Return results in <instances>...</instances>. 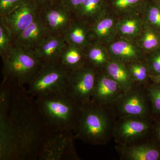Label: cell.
<instances>
[{
	"mask_svg": "<svg viewBox=\"0 0 160 160\" xmlns=\"http://www.w3.org/2000/svg\"><path fill=\"white\" fill-rule=\"evenodd\" d=\"M10 82V99L0 106V160H38L46 125L35 98Z\"/></svg>",
	"mask_w": 160,
	"mask_h": 160,
	"instance_id": "cell-1",
	"label": "cell"
},
{
	"mask_svg": "<svg viewBox=\"0 0 160 160\" xmlns=\"http://www.w3.org/2000/svg\"><path fill=\"white\" fill-rule=\"evenodd\" d=\"M116 115L111 106L90 101L82 105L73 132L78 139L93 146H104L113 138Z\"/></svg>",
	"mask_w": 160,
	"mask_h": 160,
	"instance_id": "cell-2",
	"label": "cell"
},
{
	"mask_svg": "<svg viewBox=\"0 0 160 160\" xmlns=\"http://www.w3.org/2000/svg\"><path fill=\"white\" fill-rule=\"evenodd\" d=\"M46 128L73 131L81 105L66 91L35 98Z\"/></svg>",
	"mask_w": 160,
	"mask_h": 160,
	"instance_id": "cell-3",
	"label": "cell"
},
{
	"mask_svg": "<svg viewBox=\"0 0 160 160\" xmlns=\"http://www.w3.org/2000/svg\"><path fill=\"white\" fill-rule=\"evenodd\" d=\"M1 58L3 80L21 86L28 85L43 65L33 50L13 43Z\"/></svg>",
	"mask_w": 160,
	"mask_h": 160,
	"instance_id": "cell-4",
	"label": "cell"
},
{
	"mask_svg": "<svg viewBox=\"0 0 160 160\" xmlns=\"http://www.w3.org/2000/svg\"><path fill=\"white\" fill-rule=\"evenodd\" d=\"M69 71L59 62L43 64L28 84L27 93L35 98L66 91Z\"/></svg>",
	"mask_w": 160,
	"mask_h": 160,
	"instance_id": "cell-5",
	"label": "cell"
},
{
	"mask_svg": "<svg viewBox=\"0 0 160 160\" xmlns=\"http://www.w3.org/2000/svg\"><path fill=\"white\" fill-rule=\"evenodd\" d=\"M73 131L46 128L38 160H80Z\"/></svg>",
	"mask_w": 160,
	"mask_h": 160,
	"instance_id": "cell-6",
	"label": "cell"
},
{
	"mask_svg": "<svg viewBox=\"0 0 160 160\" xmlns=\"http://www.w3.org/2000/svg\"><path fill=\"white\" fill-rule=\"evenodd\" d=\"M111 106L117 117L153 116L151 100L144 85L135 83L130 89L123 92Z\"/></svg>",
	"mask_w": 160,
	"mask_h": 160,
	"instance_id": "cell-7",
	"label": "cell"
},
{
	"mask_svg": "<svg viewBox=\"0 0 160 160\" xmlns=\"http://www.w3.org/2000/svg\"><path fill=\"white\" fill-rule=\"evenodd\" d=\"M152 117L124 116L117 118L113 129V138L117 145L126 146L149 138Z\"/></svg>",
	"mask_w": 160,
	"mask_h": 160,
	"instance_id": "cell-8",
	"label": "cell"
},
{
	"mask_svg": "<svg viewBox=\"0 0 160 160\" xmlns=\"http://www.w3.org/2000/svg\"><path fill=\"white\" fill-rule=\"evenodd\" d=\"M98 72L88 64L69 71L66 91L81 106L91 101Z\"/></svg>",
	"mask_w": 160,
	"mask_h": 160,
	"instance_id": "cell-9",
	"label": "cell"
},
{
	"mask_svg": "<svg viewBox=\"0 0 160 160\" xmlns=\"http://www.w3.org/2000/svg\"><path fill=\"white\" fill-rule=\"evenodd\" d=\"M38 9L33 0H25L9 13L0 17L12 35L13 40L34 22Z\"/></svg>",
	"mask_w": 160,
	"mask_h": 160,
	"instance_id": "cell-10",
	"label": "cell"
},
{
	"mask_svg": "<svg viewBox=\"0 0 160 160\" xmlns=\"http://www.w3.org/2000/svg\"><path fill=\"white\" fill-rule=\"evenodd\" d=\"M39 14L49 35H63L75 16L60 3L39 11Z\"/></svg>",
	"mask_w": 160,
	"mask_h": 160,
	"instance_id": "cell-11",
	"label": "cell"
},
{
	"mask_svg": "<svg viewBox=\"0 0 160 160\" xmlns=\"http://www.w3.org/2000/svg\"><path fill=\"white\" fill-rule=\"evenodd\" d=\"M122 160H160V146L150 138L138 142L115 147Z\"/></svg>",
	"mask_w": 160,
	"mask_h": 160,
	"instance_id": "cell-12",
	"label": "cell"
},
{
	"mask_svg": "<svg viewBox=\"0 0 160 160\" xmlns=\"http://www.w3.org/2000/svg\"><path fill=\"white\" fill-rule=\"evenodd\" d=\"M123 92L121 86L103 70L98 72L91 101L111 106Z\"/></svg>",
	"mask_w": 160,
	"mask_h": 160,
	"instance_id": "cell-13",
	"label": "cell"
},
{
	"mask_svg": "<svg viewBox=\"0 0 160 160\" xmlns=\"http://www.w3.org/2000/svg\"><path fill=\"white\" fill-rule=\"evenodd\" d=\"M66 42L63 35H51L42 40L33 49L36 56L43 64L58 62Z\"/></svg>",
	"mask_w": 160,
	"mask_h": 160,
	"instance_id": "cell-14",
	"label": "cell"
},
{
	"mask_svg": "<svg viewBox=\"0 0 160 160\" xmlns=\"http://www.w3.org/2000/svg\"><path fill=\"white\" fill-rule=\"evenodd\" d=\"M49 35L38 12L34 22L13 40V43L25 49L33 50L42 40Z\"/></svg>",
	"mask_w": 160,
	"mask_h": 160,
	"instance_id": "cell-15",
	"label": "cell"
},
{
	"mask_svg": "<svg viewBox=\"0 0 160 160\" xmlns=\"http://www.w3.org/2000/svg\"><path fill=\"white\" fill-rule=\"evenodd\" d=\"M88 26V23L75 18L63 34L66 42L86 49L91 44L89 37L93 36L91 26Z\"/></svg>",
	"mask_w": 160,
	"mask_h": 160,
	"instance_id": "cell-16",
	"label": "cell"
},
{
	"mask_svg": "<svg viewBox=\"0 0 160 160\" xmlns=\"http://www.w3.org/2000/svg\"><path fill=\"white\" fill-rule=\"evenodd\" d=\"M85 49L67 43L60 56L59 63L69 71L83 68L87 64Z\"/></svg>",
	"mask_w": 160,
	"mask_h": 160,
	"instance_id": "cell-17",
	"label": "cell"
},
{
	"mask_svg": "<svg viewBox=\"0 0 160 160\" xmlns=\"http://www.w3.org/2000/svg\"><path fill=\"white\" fill-rule=\"evenodd\" d=\"M103 71L121 86L123 92L130 89L135 84L126 63L116 59L110 60Z\"/></svg>",
	"mask_w": 160,
	"mask_h": 160,
	"instance_id": "cell-18",
	"label": "cell"
},
{
	"mask_svg": "<svg viewBox=\"0 0 160 160\" xmlns=\"http://www.w3.org/2000/svg\"><path fill=\"white\" fill-rule=\"evenodd\" d=\"M112 52L116 58L125 63L139 61V53L132 44L125 41H118L111 46Z\"/></svg>",
	"mask_w": 160,
	"mask_h": 160,
	"instance_id": "cell-19",
	"label": "cell"
},
{
	"mask_svg": "<svg viewBox=\"0 0 160 160\" xmlns=\"http://www.w3.org/2000/svg\"><path fill=\"white\" fill-rule=\"evenodd\" d=\"M102 0H84L75 14L76 18L86 22L93 20V23L100 17Z\"/></svg>",
	"mask_w": 160,
	"mask_h": 160,
	"instance_id": "cell-20",
	"label": "cell"
},
{
	"mask_svg": "<svg viewBox=\"0 0 160 160\" xmlns=\"http://www.w3.org/2000/svg\"><path fill=\"white\" fill-rule=\"evenodd\" d=\"M126 65L133 82L144 86L149 82L150 74L147 62L135 61L126 63Z\"/></svg>",
	"mask_w": 160,
	"mask_h": 160,
	"instance_id": "cell-21",
	"label": "cell"
},
{
	"mask_svg": "<svg viewBox=\"0 0 160 160\" xmlns=\"http://www.w3.org/2000/svg\"><path fill=\"white\" fill-rule=\"evenodd\" d=\"M87 47L86 52L87 64L98 71L103 70L109 62L105 52L99 45L91 44Z\"/></svg>",
	"mask_w": 160,
	"mask_h": 160,
	"instance_id": "cell-22",
	"label": "cell"
},
{
	"mask_svg": "<svg viewBox=\"0 0 160 160\" xmlns=\"http://www.w3.org/2000/svg\"><path fill=\"white\" fill-rule=\"evenodd\" d=\"M113 25V21L111 18L100 17L91 26L93 37L98 41L106 37L109 34Z\"/></svg>",
	"mask_w": 160,
	"mask_h": 160,
	"instance_id": "cell-23",
	"label": "cell"
},
{
	"mask_svg": "<svg viewBox=\"0 0 160 160\" xmlns=\"http://www.w3.org/2000/svg\"><path fill=\"white\" fill-rule=\"evenodd\" d=\"M145 87L151 100L153 115H160V84L151 82Z\"/></svg>",
	"mask_w": 160,
	"mask_h": 160,
	"instance_id": "cell-24",
	"label": "cell"
},
{
	"mask_svg": "<svg viewBox=\"0 0 160 160\" xmlns=\"http://www.w3.org/2000/svg\"><path fill=\"white\" fill-rule=\"evenodd\" d=\"M13 43L11 32L4 22L0 20V55L3 57Z\"/></svg>",
	"mask_w": 160,
	"mask_h": 160,
	"instance_id": "cell-25",
	"label": "cell"
},
{
	"mask_svg": "<svg viewBox=\"0 0 160 160\" xmlns=\"http://www.w3.org/2000/svg\"><path fill=\"white\" fill-rule=\"evenodd\" d=\"M143 47L146 50H156L160 47V35L154 29L146 30L142 40Z\"/></svg>",
	"mask_w": 160,
	"mask_h": 160,
	"instance_id": "cell-26",
	"label": "cell"
},
{
	"mask_svg": "<svg viewBox=\"0 0 160 160\" xmlns=\"http://www.w3.org/2000/svg\"><path fill=\"white\" fill-rule=\"evenodd\" d=\"M146 62L149 67L150 77L160 74V47L152 53Z\"/></svg>",
	"mask_w": 160,
	"mask_h": 160,
	"instance_id": "cell-27",
	"label": "cell"
},
{
	"mask_svg": "<svg viewBox=\"0 0 160 160\" xmlns=\"http://www.w3.org/2000/svg\"><path fill=\"white\" fill-rule=\"evenodd\" d=\"M139 23L135 19H127L123 21L120 25V31L123 34L134 35L139 29Z\"/></svg>",
	"mask_w": 160,
	"mask_h": 160,
	"instance_id": "cell-28",
	"label": "cell"
},
{
	"mask_svg": "<svg viewBox=\"0 0 160 160\" xmlns=\"http://www.w3.org/2000/svg\"><path fill=\"white\" fill-rule=\"evenodd\" d=\"M25 0H0V17L8 14Z\"/></svg>",
	"mask_w": 160,
	"mask_h": 160,
	"instance_id": "cell-29",
	"label": "cell"
},
{
	"mask_svg": "<svg viewBox=\"0 0 160 160\" xmlns=\"http://www.w3.org/2000/svg\"><path fill=\"white\" fill-rule=\"evenodd\" d=\"M149 138L160 146V115L152 116V126Z\"/></svg>",
	"mask_w": 160,
	"mask_h": 160,
	"instance_id": "cell-30",
	"label": "cell"
},
{
	"mask_svg": "<svg viewBox=\"0 0 160 160\" xmlns=\"http://www.w3.org/2000/svg\"><path fill=\"white\" fill-rule=\"evenodd\" d=\"M148 19L151 24L160 29V8L155 6L150 7L148 12Z\"/></svg>",
	"mask_w": 160,
	"mask_h": 160,
	"instance_id": "cell-31",
	"label": "cell"
},
{
	"mask_svg": "<svg viewBox=\"0 0 160 160\" xmlns=\"http://www.w3.org/2000/svg\"><path fill=\"white\" fill-rule=\"evenodd\" d=\"M84 0H60V3L75 16Z\"/></svg>",
	"mask_w": 160,
	"mask_h": 160,
	"instance_id": "cell-32",
	"label": "cell"
},
{
	"mask_svg": "<svg viewBox=\"0 0 160 160\" xmlns=\"http://www.w3.org/2000/svg\"><path fill=\"white\" fill-rule=\"evenodd\" d=\"M38 11L49 8L60 2V0H33Z\"/></svg>",
	"mask_w": 160,
	"mask_h": 160,
	"instance_id": "cell-33",
	"label": "cell"
},
{
	"mask_svg": "<svg viewBox=\"0 0 160 160\" xmlns=\"http://www.w3.org/2000/svg\"><path fill=\"white\" fill-rule=\"evenodd\" d=\"M140 0H115L114 5L117 8L124 9L138 2Z\"/></svg>",
	"mask_w": 160,
	"mask_h": 160,
	"instance_id": "cell-34",
	"label": "cell"
},
{
	"mask_svg": "<svg viewBox=\"0 0 160 160\" xmlns=\"http://www.w3.org/2000/svg\"><path fill=\"white\" fill-rule=\"evenodd\" d=\"M150 81L152 82L160 84V74L156 76L151 77H150Z\"/></svg>",
	"mask_w": 160,
	"mask_h": 160,
	"instance_id": "cell-35",
	"label": "cell"
}]
</instances>
